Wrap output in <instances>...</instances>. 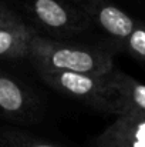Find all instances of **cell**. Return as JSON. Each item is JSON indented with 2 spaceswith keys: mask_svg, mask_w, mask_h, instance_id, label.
I'll list each match as a JSON object with an SVG mask.
<instances>
[{
  "mask_svg": "<svg viewBox=\"0 0 145 147\" xmlns=\"http://www.w3.org/2000/svg\"><path fill=\"white\" fill-rule=\"evenodd\" d=\"M27 59L33 67H46L57 70L108 74L114 69V53L111 50L71 45L37 33L33 36Z\"/></svg>",
  "mask_w": 145,
  "mask_h": 147,
  "instance_id": "6da1fadb",
  "label": "cell"
},
{
  "mask_svg": "<svg viewBox=\"0 0 145 147\" xmlns=\"http://www.w3.org/2000/svg\"><path fill=\"white\" fill-rule=\"evenodd\" d=\"M34 69L40 79L53 90L100 111L114 114L115 96L108 74L80 73L46 67Z\"/></svg>",
  "mask_w": 145,
  "mask_h": 147,
  "instance_id": "7a4b0ae2",
  "label": "cell"
},
{
  "mask_svg": "<svg viewBox=\"0 0 145 147\" xmlns=\"http://www.w3.org/2000/svg\"><path fill=\"white\" fill-rule=\"evenodd\" d=\"M33 20L53 34L71 36L86 32L91 20L68 0H24Z\"/></svg>",
  "mask_w": 145,
  "mask_h": 147,
  "instance_id": "3957f363",
  "label": "cell"
},
{
  "mask_svg": "<svg viewBox=\"0 0 145 147\" xmlns=\"http://www.w3.org/2000/svg\"><path fill=\"white\" fill-rule=\"evenodd\" d=\"M40 111L37 96L13 74L0 70V116L17 123H33Z\"/></svg>",
  "mask_w": 145,
  "mask_h": 147,
  "instance_id": "277c9868",
  "label": "cell"
},
{
  "mask_svg": "<svg viewBox=\"0 0 145 147\" xmlns=\"http://www.w3.org/2000/svg\"><path fill=\"white\" fill-rule=\"evenodd\" d=\"M86 16L97 24L104 33H107L115 47L130 34L137 19L125 13L122 9L111 3L110 0H71ZM120 50V49H118Z\"/></svg>",
  "mask_w": 145,
  "mask_h": 147,
  "instance_id": "5b68a950",
  "label": "cell"
},
{
  "mask_svg": "<svg viewBox=\"0 0 145 147\" xmlns=\"http://www.w3.org/2000/svg\"><path fill=\"white\" fill-rule=\"evenodd\" d=\"M93 147H145V120L121 113L91 140Z\"/></svg>",
  "mask_w": 145,
  "mask_h": 147,
  "instance_id": "8992f818",
  "label": "cell"
},
{
  "mask_svg": "<svg viewBox=\"0 0 145 147\" xmlns=\"http://www.w3.org/2000/svg\"><path fill=\"white\" fill-rule=\"evenodd\" d=\"M36 32L17 16L0 22V59H27Z\"/></svg>",
  "mask_w": 145,
  "mask_h": 147,
  "instance_id": "52a82bcc",
  "label": "cell"
},
{
  "mask_svg": "<svg viewBox=\"0 0 145 147\" xmlns=\"http://www.w3.org/2000/svg\"><path fill=\"white\" fill-rule=\"evenodd\" d=\"M108 77L115 96L114 114L125 110H145V84L115 67L108 73Z\"/></svg>",
  "mask_w": 145,
  "mask_h": 147,
  "instance_id": "ba28073f",
  "label": "cell"
},
{
  "mask_svg": "<svg viewBox=\"0 0 145 147\" xmlns=\"http://www.w3.org/2000/svg\"><path fill=\"white\" fill-rule=\"evenodd\" d=\"M118 49L127 51L130 56L145 61V20L137 19L130 34L120 43Z\"/></svg>",
  "mask_w": 145,
  "mask_h": 147,
  "instance_id": "9c48e42d",
  "label": "cell"
},
{
  "mask_svg": "<svg viewBox=\"0 0 145 147\" xmlns=\"http://www.w3.org/2000/svg\"><path fill=\"white\" fill-rule=\"evenodd\" d=\"M0 147H60L57 144L33 137L26 131L6 129L0 131Z\"/></svg>",
  "mask_w": 145,
  "mask_h": 147,
  "instance_id": "30bf717a",
  "label": "cell"
},
{
  "mask_svg": "<svg viewBox=\"0 0 145 147\" xmlns=\"http://www.w3.org/2000/svg\"><path fill=\"white\" fill-rule=\"evenodd\" d=\"M14 16H16V14H14L11 10H9L4 4L0 3V22L9 20V19H11V17H14Z\"/></svg>",
  "mask_w": 145,
  "mask_h": 147,
  "instance_id": "8fae6325",
  "label": "cell"
},
{
  "mask_svg": "<svg viewBox=\"0 0 145 147\" xmlns=\"http://www.w3.org/2000/svg\"><path fill=\"white\" fill-rule=\"evenodd\" d=\"M122 113L134 114V116H137V117H141V119H144V120H145V110H125V111H122ZM120 114H121V113H120Z\"/></svg>",
  "mask_w": 145,
  "mask_h": 147,
  "instance_id": "7c38bea8",
  "label": "cell"
}]
</instances>
